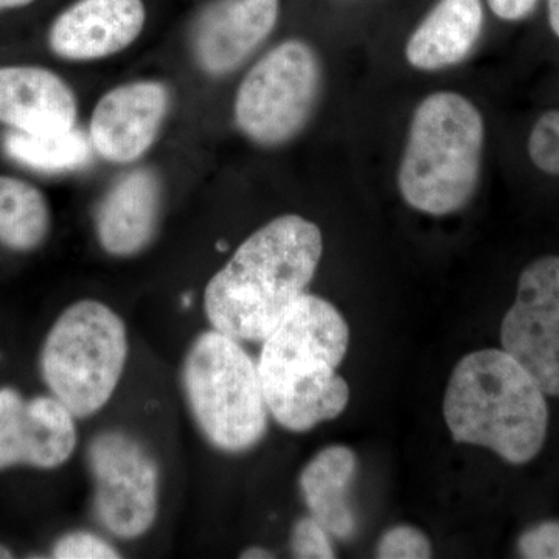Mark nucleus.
<instances>
[{"instance_id": "7", "label": "nucleus", "mask_w": 559, "mask_h": 559, "mask_svg": "<svg viewBox=\"0 0 559 559\" xmlns=\"http://www.w3.org/2000/svg\"><path fill=\"white\" fill-rule=\"evenodd\" d=\"M319 87L314 50L301 40H286L264 55L242 80L235 100L238 128L260 145H282L310 120Z\"/></svg>"}, {"instance_id": "13", "label": "nucleus", "mask_w": 559, "mask_h": 559, "mask_svg": "<svg viewBox=\"0 0 559 559\" xmlns=\"http://www.w3.org/2000/svg\"><path fill=\"white\" fill-rule=\"evenodd\" d=\"M278 0H213L193 28V50L205 72L237 69L277 24Z\"/></svg>"}, {"instance_id": "28", "label": "nucleus", "mask_w": 559, "mask_h": 559, "mask_svg": "<svg viewBox=\"0 0 559 559\" xmlns=\"http://www.w3.org/2000/svg\"><path fill=\"white\" fill-rule=\"evenodd\" d=\"M35 0H0V11L22 9L31 5Z\"/></svg>"}, {"instance_id": "29", "label": "nucleus", "mask_w": 559, "mask_h": 559, "mask_svg": "<svg viewBox=\"0 0 559 559\" xmlns=\"http://www.w3.org/2000/svg\"><path fill=\"white\" fill-rule=\"evenodd\" d=\"M13 555H11V551L9 549H5V547L0 546V559L11 558Z\"/></svg>"}, {"instance_id": "26", "label": "nucleus", "mask_w": 559, "mask_h": 559, "mask_svg": "<svg viewBox=\"0 0 559 559\" xmlns=\"http://www.w3.org/2000/svg\"><path fill=\"white\" fill-rule=\"evenodd\" d=\"M241 559H271L275 555L271 550L263 549V547H249L240 555Z\"/></svg>"}, {"instance_id": "5", "label": "nucleus", "mask_w": 559, "mask_h": 559, "mask_svg": "<svg viewBox=\"0 0 559 559\" xmlns=\"http://www.w3.org/2000/svg\"><path fill=\"white\" fill-rule=\"evenodd\" d=\"M187 404L202 436L229 454L250 451L267 430L259 366L240 341L209 330L191 342L182 364Z\"/></svg>"}, {"instance_id": "15", "label": "nucleus", "mask_w": 559, "mask_h": 559, "mask_svg": "<svg viewBox=\"0 0 559 559\" xmlns=\"http://www.w3.org/2000/svg\"><path fill=\"white\" fill-rule=\"evenodd\" d=\"M160 183L146 168L128 173L108 191L95 215L102 248L114 257H132L153 240L160 216Z\"/></svg>"}, {"instance_id": "24", "label": "nucleus", "mask_w": 559, "mask_h": 559, "mask_svg": "<svg viewBox=\"0 0 559 559\" xmlns=\"http://www.w3.org/2000/svg\"><path fill=\"white\" fill-rule=\"evenodd\" d=\"M522 557L559 559V522H543L527 530L520 539Z\"/></svg>"}, {"instance_id": "9", "label": "nucleus", "mask_w": 559, "mask_h": 559, "mask_svg": "<svg viewBox=\"0 0 559 559\" xmlns=\"http://www.w3.org/2000/svg\"><path fill=\"white\" fill-rule=\"evenodd\" d=\"M503 352L524 367L544 393L559 396V257L525 267L513 307L500 326Z\"/></svg>"}, {"instance_id": "17", "label": "nucleus", "mask_w": 559, "mask_h": 559, "mask_svg": "<svg viewBox=\"0 0 559 559\" xmlns=\"http://www.w3.org/2000/svg\"><path fill=\"white\" fill-rule=\"evenodd\" d=\"M358 460L342 444L318 452L301 469L299 487L311 516L320 522L331 536L349 540L356 535L358 522L348 502V489L356 476Z\"/></svg>"}, {"instance_id": "1", "label": "nucleus", "mask_w": 559, "mask_h": 559, "mask_svg": "<svg viewBox=\"0 0 559 559\" xmlns=\"http://www.w3.org/2000/svg\"><path fill=\"white\" fill-rule=\"evenodd\" d=\"M320 229L283 215L253 231L204 294L213 329L240 342H263L304 296L322 259Z\"/></svg>"}, {"instance_id": "20", "label": "nucleus", "mask_w": 559, "mask_h": 559, "mask_svg": "<svg viewBox=\"0 0 559 559\" xmlns=\"http://www.w3.org/2000/svg\"><path fill=\"white\" fill-rule=\"evenodd\" d=\"M432 557V544L425 532L412 525H396L381 536L377 558L426 559Z\"/></svg>"}, {"instance_id": "16", "label": "nucleus", "mask_w": 559, "mask_h": 559, "mask_svg": "<svg viewBox=\"0 0 559 559\" xmlns=\"http://www.w3.org/2000/svg\"><path fill=\"white\" fill-rule=\"evenodd\" d=\"M481 25L480 0H439L407 40V61L419 70L457 64L476 46Z\"/></svg>"}, {"instance_id": "18", "label": "nucleus", "mask_w": 559, "mask_h": 559, "mask_svg": "<svg viewBox=\"0 0 559 559\" xmlns=\"http://www.w3.org/2000/svg\"><path fill=\"white\" fill-rule=\"evenodd\" d=\"M49 229L44 194L25 180L0 176V242L14 250H33L46 240Z\"/></svg>"}, {"instance_id": "19", "label": "nucleus", "mask_w": 559, "mask_h": 559, "mask_svg": "<svg viewBox=\"0 0 559 559\" xmlns=\"http://www.w3.org/2000/svg\"><path fill=\"white\" fill-rule=\"evenodd\" d=\"M7 154L24 167L44 173L79 170L92 159L91 142L75 130L57 135L7 134Z\"/></svg>"}, {"instance_id": "23", "label": "nucleus", "mask_w": 559, "mask_h": 559, "mask_svg": "<svg viewBox=\"0 0 559 559\" xmlns=\"http://www.w3.org/2000/svg\"><path fill=\"white\" fill-rule=\"evenodd\" d=\"M57 559H116L120 558L119 550L90 532H73L62 536L53 547Z\"/></svg>"}, {"instance_id": "14", "label": "nucleus", "mask_w": 559, "mask_h": 559, "mask_svg": "<svg viewBox=\"0 0 559 559\" xmlns=\"http://www.w3.org/2000/svg\"><path fill=\"white\" fill-rule=\"evenodd\" d=\"M76 98L57 73L32 66L0 68V123L32 135H57L76 124Z\"/></svg>"}, {"instance_id": "11", "label": "nucleus", "mask_w": 559, "mask_h": 559, "mask_svg": "<svg viewBox=\"0 0 559 559\" xmlns=\"http://www.w3.org/2000/svg\"><path fill=\"white\" fill-rule=\"evenodd\" d=\"M167 87L135 81L103 95L91 119V142L103 159L131 164L153 145L167 114Z\"/></svg>"}, {"instance_id": "22", "label": "nucleus", "mask_w": 559, "mask_h": 559, "mask_svg": "<svg viewBox=\"0 0 559 559\" xmlns=\"http://www.w3.org/2000/svg\"><path fill=\"white\" fill-rule=\"evenodd\" d=\"M329 530L314 516L300 518L290 532V551L294 558L331 559L336 557Z\"/></svg>"}, {"instance_id": "6", "label": "nucleus", "mask_w": 559, "mask_h": 559, "mask_svg": "<svg viewBox=\"0 0 559 559\" xmlns=\"http://www.w3.org/2000/svg\"><path fill=\"white\" fill-rule=\"evenodd\" d=\"M128 359L123 319L98 300L70 305L53 323L40 370L55 399L75 418L100 412L112 399Z\"/></svg>"}, {"instance_id": "8", "label": "nucleus", "mask_w": 559, "mask_h": 559, "mask_svg": "<svg viewBox=\"0 0 559 559\" xmlns=\"http://www.w3.org/2000/svg\"><path fill=\"white\" fill-rule=\"evenodd\" d=\"M87 465L103 527L120 539L145 535L159 511V465L148 448L124 430H103L91 440Z\"/></svg>"}, {"instance_id": "10", "label": "nucleus", "mask_w": 559, "mask_h": 559, "mask_svg": "<svg viewBox=\"0 0 559 559\" xmlns=\"http://www.w3.org/2000/svg\"><path fill=\"white\" fill-rule=\"evenodd\" d=\"M75 417L55 396L27 400L0 389V469L14 465L53 469L76 448Z\"/></svg>"}, {"instance_id": "27", "label": "nucleus", "mask_w": 559, "mask_h": 559, "mask_svg": "<svg viewBox=\"0 0 559 559\" xmlns=\"http://www.w3.org/2000/svg\"><path fill=\"white\" fill-rule=\"evenodd\" d=\"M549 22L559 38V0H549Z\"/></svg>"}, {"instance_id": "2", "label": "nucleus", "mask_w": 559, "mask_h": 559, "mask_svg": "<svg viewBox=\"0 0 559 559\" xmlns=\"http://www.w3.org/2000/svg\"><path fill=\"white\" fill-rule=\"evenodd\" d=\"M349 329L334 305L305 293L263 341L259 366L267 409L282 428L308 432L340 417L349 401L337 373Z\"/></svg>"}, {"instance_id": "12", "label": "nucleus", "mask_w": 559, "mask_h": 559, "mask_svg": "<svg viewBox=\"0 0 559 559\" xmlns=\"http://www.w3.org/2000/svg\"><path fill=\"white\" fill-rule=\"evenodd\" d=\"M145 21L142 0H76L51 24L50 49L64 60H100L131 46Z\"/></svg>"}, {"instance_id": "21", "label": "nucleus", "mask_w": 559, "mask_h": 559, "mask_svg": "<svg viewBox=\"0 0 559 559\" xmlns=\"http://www.w3.org/2000/svg\"><path fill=\"white\" fill-rule=\"evenodd\" d=\"M528 154L539 170L559 175V110L544 114L533 128Z\"/></svg>"}, {"instance_id": "4", "label": "nucleus", "mask_w": 559, "mask_h": 559, "mask_svg": "<svg viewBox=\"0 0 559 559\" xmlns=\"http://www.w3.org/2000/svg\"><path fill=\"white\" fill-rule=\"evenodd\" d=\"M484 120L476 106L455 94L425 98L412 119L401 160V197L418 212L443 216L465 207L479 180Z\"/></svg>"}, {"instance_id": "25", "label": "nucleus", "mask_w": 559, "mask_h": 559, "mask_svg": "<svg viewBox=\"0 0 559 559\" xmlns=\"http://www.w3.org/2000/svg\"><path fill=\"white\" fill-rule=\"evenodd\" d=\"M538 0H488L489 9L503 21H520L527 17Z\"/></svg>"}, {"instance_id": "3", "label": "nucleus", "mask_w": 559, "mask_h": 559, "mask_svg": "<svg viewBox=\"0 0 559 559\" xmlns=\"http://www.w3.org/2000/svg\"><path fill=\"white\" fill-rule=\"evenodd\" d=\"M443 414L454 441L488 448L513 465L539 454L549 428L546 393L503 349H479L460 359Z\"/></svg>"}]
</instances>
